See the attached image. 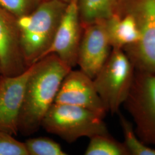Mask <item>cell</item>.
<instances>
[{
	"mask_svg": "<svg viewBox=\"0 0 155 155\" xmlns=\"http://www.w3.org/2000/svg\"><path fill=\"white\" fill-rule=\"evenodd\" d=\"M61 1H65L66 2H68L70 1V0H61Z\"/></svg>",
	"mask_w": 155,
	"mask_h": 155,
	"instance_id": "19",
	"label": "cell"
},
{
	"mask_svg": "<svg viewBox=\"0 0 155 155\" xmlns=\"http://www.w3.org/2000/svg\"><path fill=\"white\" fill-rule=\"evenodd\" d=\"M33 64L17 76L0 75V130L12 136L18 133V121L25 90Z\"/></svg>",
	"mask_w": 155,
	"mask_h": 155,
	"instance_id": "11",
	"label": "cell"
},
{
	"mask_svg": "<svg viewBox=\"0 0 155 155\" xmlns=\"http://www.w3.org/2000/svg\"><path fill=\"white\" fill-rule=\"evenodd\" d=\"M71 68L51 54L33 64L26 84L18 121V132L29 136L41 127L46 113L54 103L63 79Z\"/></svg>",
	"mask_w": 155,
	"mask_h": 155,
	"instance_id": "1",
	"label": "cell"
},
{
	"mask_svg": "<svg viewBox=\"0 0 155 155\" xmlns=\"http://www.w3.org/2000/svg\"><path fill=\"white\" fill-rule=\"evenodd\" d=\"M135 70L124 50L112 49L108 59L93 79L107 112L119 113L130 92Z\"/></svg>",
	"mask_w": 155,
	"mask_h": 155,
	"instance_id": "4",
	"label": "cell"
},
{
	"mask_svg": "<svg viewBox=\"0 0 155 155\" xmlns=\"http://www.w3.org/2000/svg\"><path fill=\"white\" fill-rule=\"evenodd\" d=\"M123 105L133 118L139 138L148 145H155V74L136 70Z\"/></svg>",
	"mask_w": 155,
	"mask_h": 155,
	"instance_id": "6",
	"label": "cell"
},
{
	"mask_svg": "<svg viewBox=\"0 0 155 155\" xmlns=\"http://www.w3.org/2000/svg\"><path fill=\"white\" fill-rule=\"evenodd\" d=\"M83 32L77 0H70L45 56L54 54L72 68L77 65L78 51Z\"/></svg>",
	"mask_w": 155,
	"mask_h": 155,
	"instance_id": "7",
	"label": "cell"
},
{
	"mask_svg": "<svg viewBox=\"0 0 155 155\" xmlns=\"http://www.w3.org/2000/svg\"><path fill=\"white\" fill-rule=\"evenodd\" d=\"M111 50L104 21L86 25L83 28L78 48L77 65L93 79L108 59Z\"/></svg>",
	"mask_w": 155,
	"mask_h": 155,
	"instance_id": "9",
	"label": "cell"
},
{
	"mask_svg": "<svg viewBox=\"0 0 155 155\" xmlns=\"http://www.w3.org/2000/svg\"><path fill=\"white\" fill-rule=\"evenodd\" d=\"M29 67L22 54L18 18L0 6V75L17 76Z\"/></svg>",
	"mask_w": 155,
	"mask_h": 155,
	"instance_id": "8",
	"label": "cell"
},
{
	"mask_svg": "<svg viewBox=\"0 0 155 155\" xmlns=\"http://www.w3.org/2000/svg\"><path fill=\"white\" fill-rule=\"evenodd\" d=\"M86 155H129L123 143L113 138L110 134L97 135L90 138L84 152Z\"/></svg>",
	"mask_w": 155,
	"mask_h": 155,
	"instance_id": "14",
	"label": "cell"
},
{
	"mask_svg": "<svg viewBox=\"0 0 155 155\" xmlns=\"http://www.w3.org/2000/svg\"><path fill=\"white\" fill-rule=\"evenodd\" d=\"M24 144L28 155H67L58 143L45 137L28 139Z\"/></svg>",
	"mask_w": 155,
	"mask_h": 155,
	"instance_id": "16",
	"label": "cell"
},
{
	"mask_svg": "<svg viewBox=\"0 0 155 155\" xmlns=\"http://www.w3.org/2000/svg\"><path fill=\"white\" fill-rule=\"evenodd\" d=\"M104 118L84 107L54 103L44 117L41 127L72 143L82 137L110 134Z\"/></svg>",
	"mask_w": 155,
	"mask_h": 155,
	"instance_id": "3",
	"label": "cell"
},
{
	"mask_svg": "<svg viewBox=\"0 0 155 155\" xmlns=\"http://www.w3.org/2000/svg\"><path fill=\"white\" fill-rule=\"evenodd\" d=\"M44 0H0V6L17 18L34 11Z\"/></svg>",
	"mask_w": 155,
	"mask_h": 155,
	"instance_id": "17",
	"label": "cell"
},
{
	"mask_svg": "<svg viewBox=\"0 0 155 155\" xmlns=\"http://www.w3.org/2000/svg\"><path fill=\"white\" fill-rule=\"evenodd\" d=\"M104 24L112 49L124 50L139 41L140 33L137 23L128 13L116 11L104 20Z\"/></svg>",
	"mask_w": 155,
	"mask_h": 155,
	"instance_id": "12",
	"label": "cell"
},
{
	"mask_svg": "<svg viewBox=\"0 0 155 155\" xmlns=\"http://www.w3.org/2000/svg\"><path fill=\"white\" fill-rule=\"evenodd\" d=\"M82 27L104 21L115 11L120 0H77Z\"/></svg>",
	"mask_w": 155,
	"mask_h": 155,
	"instance_id": "13",
	"label": "cell"
},
{
	"mask_svg": "<svg viewBox=\"0 0 155 155\" xmlns=\"http://www.w3.org/2000/svg\"><path fill=\"white\" fill-rule=\"evenodd\" d=\"M0 155H28L24 143L0 130Z\"/></svg>",
	"mask_w": 155,
	"mask_h": 155,
	"instance_id": "18",
	"label": "cell"
},
{
	"mask_svg": "<svg viewBox=\"0 0 155 155\" xmlns=\"http://www.w3.org/2000/svg\"><path fill=\"white\" fill-rule=\"evenodd\" d=\"M54 103L77 106L104 118L107 113L94 87L93 80L80 70H71L63 79Z\"/></svg>",
	"mask_w": 155,
	"mask_h": 155,
	"instance_id": "10",
	"label": "cell"
},
{
	"mask_svg": "<svg viewBox=\"0 0 155 155\" xmlns=\"http://www.w3.org/2000/svg\"><path fill=\"white\" fill-rule=\"evenodd\" d=\"M67 3L44 0L31 13L18 18L22 54L28 67L41 59L49 49Z\"/></svg>",
	"mask_w": 155,
	"mask_h": 155,
	"instance_id": "2",
	"label": "cell"
},
{
	"mask_svg": "<svg viewBox=\"0 0 155 155\" xmlns=\"http://www.w3.org/2000/svg\"><path fill=\"white\" fill-rule=\"evenodd\" d=\"M124 144L129 155H155V150L143 143L136 133L133 124L120 114Z\"/></svg>",
	"mask_w": 155,
	"mask_h": 155,
	"instance_id": "15",
	"label": "cell"
},
{
	"mask_svg": "<svg viewBox=\"0 0 155 155\" xmlns=\"http://www.w3.org/2000/svg\"><path fill=\"white\" fill-rule=\"evenodd\" d=\"M116 11L130 14L140 33L139 41L123 50L136 70L155 74V0H120Z\"/></svg>",
	"mask_w": 155,
	"mask_h": 155,
	"instance_id": "5",
	"label": "cell"
}]
</instances>
